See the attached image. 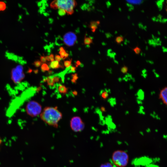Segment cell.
Returning <instances> with one entry per match:
<instances>
[{"label": "cell", "mask_w": 167, "mask_h": 167, "mask_svg": "<svg viewBox=\"0 0 167 167\" xmlns=\"http://www.w3.org/2000/svg\"><path fill=\"white\" fill-rule=\"evenodd\" d=\"M41 119L48 125L57 128L62 114L57 107H45L40 115Z\"/></svg>", "instance_id": "1"}, {"label": "cell", "mask_w": 167, "mask_h": 167, "mask_svg": "<svg viewBox=\"0 0 167 167\" xmlns=\"http://www.w3.org/2000/svg\"><path fill=\"white\" fill-rule=\"evenodd\" d=\"M76 5L75 0H55L50 4L51 8L56 9H61L64 10L68 15H71L74 12V8Z\"/></svg>", "instance_id": "2"}, {"label": "cell", "mask_w": 167, "mask_h": 167, "mask_svg": "<svg viewBox=\"0 0 167 167\" xmlns=\"http://www.w3.org/2000/svg\"><path fill=\"white\" fill-rule=\"evenodd\" d=\"M129 156L125 151L117 150L114 152L112 156V160L114 165L117 167H125L129 162Z\"/></svg>", "instance_id": "3"}, {"label": "cell", "mask_w": 167, "mask_h": 167, "mask_svg": "<svg viewBox=\"0 0 167 167\" xmlns=\"http://www.w3.org/2000/svg\"><path fill=\"white\" fill-rule=\"evenodd\" d=\"M26 110L27 113L32 117L37 116L41 113L42 107L38 102L32 101L27 104Z\"/></svg>", "instance_id": "4"}, {"label": "cell", "mask_w": 167, "mask_h": 167, "mask_svg": "<svg viewBox=\"0 0 167 167\" xmlns=\"http://www.w3.org/2000/svg\"><path fill=\"white\" fill-rule=\"evenodd\" d=\"M11 79L15 83L19 84L21 82L25 77L23 67L18 65L13 68L11 71Z\"/></svg>", "instance_id": "5"}, {"label": "cell", "mask_w": 167, "mask_h": 167, "mask_svg": "<svg viewBox=\"0 0 167 167\" xmlns=\"http://www.w3.org/2000/svg\"><path fill=\"white\" fill-rule=\"evenodd\" d=\"M70 127L74 131L78 132L82 131L84 128V123L79 117H73L70 121Z\"/></svg>", "instance_id": "6"}, {"label": "cell", "mask_w": 167, "mask_h": 167, "mask_svg": "<svg viewBox=\"0 0 167 167\" xmlns=\"http://www.w3.org/2000/svg\"><path fill=\"white\" fill-rule=\"evenodd\" d=\"M77 36L73 32H69L66 33L63 36V42L68 46H73L75 43Z\"/></svg>", "instance_id": "7"}, {"label": "cell", "mask_w": 167, "mask_h": 167, "mask_svg": "<svg viewBox=\"0 0 167 167\" xmlns=\"http://www.w3.org/2000/svg\"><path fill=\"white\" fill-rule=\"evenodd\" d=\"M159 97L164 104L167 105V86L164 87L160 90Z\"/></svg>", "instance_id": "8"}, {"label": "cell", "mask_w": 167, "mask_h": 167, "mask_svg": "<svg viewBox=\"0 0 167 167\" xmlns=\"http://www.w3.org/2000/svg\"><path fill=\"white\" fill-rule=\"evenodd\" d=\"M100 22L99 21H92L91 22L89 27L92 32H95L98 28V26L100 25Z\"/></svg>", "instance_id": "9"}, {"label": "cell", "mask_w": 167, "mask_h": 167, "mask_svg": "<svg viewBox=\"0 0 167 167\" xmlns=\"http://www.w3.org/2000/svg\"><path fill=\"white\" fill-rule=\"evenodd\" d=\"M49 66L53 69H56L62 67L59 62L55 60L50 62Z\"/></svg>", "instance_id": "10"}, {"label": "cell", "mask_w": 167, "mask_h": 167, "mask_svg": "<svg viewBox=\"0 0 167 167\" xmlns=\"http://www.w3.org/2000/svg\"><path fill=\"white\" fill-rule=\"evenodd\" d=\"M58 90L60 93L62 94L66 93L68 90L67 88L65 86L62 85L59 86Z\"/></svg>", "instance_id": "11"}, {"label": "cell", "mask_w": 167, "mask_h": 167, "mask_svg": "<svg viewBox=\"0 0 167 167\" xmlns=\"http://www.w3.org/2000/svg\"><path fill=\"white\" fill-rule=\"evenodd\" d=\"M101 97L104 100L106 99L109 96V94L107 91L102 90L100 94Z\"/></svg>", "instance_id": "12"}, {"label": "cell", "mask_w": 167, "mask_h": 167, "mask_svg": "<svg viewBox=\"0 0 167 167\" xmlns=\"http://www.w3.org/2000/svg\"><path fill=\"white\" fill-rule=\"evenodd\" d=\"M84 43L85 45H89L92 43V39L91 37H85L84 40Z\"/></svg>", "instance_id": "13"}, {"label": "cell", "mask_w": 167, "mask_h": 167, "mask_svg": "<svg viewBox=\"0 0 167 167\" xmlns=\"http://www.w3.org/2000/svg\"><path fill=\"white\" fill-rule=\"evenodd\" d=\"M59 54L62 59H64L66 53L63 47H61L59 48Z\"/></svg>", "instance_id": "14"}, {"label": "cell", "mask_w": 167, "mask_h": 167, "mask_svg": "<svg viewBox=\"0 0 167 167\" xmlns=\"http://www.w3.org/2000/svg\"><path fill=\"white\" fill-rule=\"evenodd\" d=\"M46 80L47 84L48 85L51 86H53L54 85L55 82L54 81L53 78L50 77H47Z\"/></svg>", "instance_id": "15"}, {"label": "cell", "mask_w": 167, "mask_h": 167, "mask_svg": "<svg viewBox=\"0 0 167 167\" xmlns=\"http://www.w3.org/2000/svg\"><path fill=\"white\" fill-rule=\"evenodd\" d=\"M123 41L124 37L121 35L117 36L115 39V41L118 44H120Z\"/></svg>", "instance_id": "16"}, {"label": "cell", "mask_w": 167, "mask_h": 167, "mask_svg": "<svg viewBox=\"0 0 167 167\" xmlns=\"http://www.w3.org/2000/svg\"><path fill=\"white\" fill-rule=\"evenodd\" d=\"M41 69L42 71L45 72L46 71H48L49 68L47 64L44 63L41 65Z\"/></svg>", "instance_id": "17"}, {"label": "cell", "mask_w": 167, "mask_h": 167, "mask_svg": "<svg viewBox=\"0 0 167 167\" xmlns=\"http://www.w3.org/2000/svg\"><path fill=\"white\" fill-rule=\"evenodd\" d=\"M6 8V4L3 1H0V11H4Z\"/></svg>", "instance_id": "18"}, {"label": "cell", "mask_w": 167, "mask_h": 167, "mask_svg": "<svg viewBox=\"0 0 167 167\" xmlns=\"http://www.w3.org/2000/svg\"><path fill=\"white\" fill-rule=\"evenodd\" d=\"M71 61L72 59L65 61L64 62V64L65 66L67 68L69 67L71 65Z\"/></svg>", "instance_id": "19"}, {"label": "cell", "mask_w": 167, "mask_h": 167, "mask_svg": "<svg viewBox=\"0 0 167 167\" xmlns=\"http://www.w3.org/2000/svg\"><path fill=\"white\" fill-rule=\"evenodd\" d=\"M132 49L136 54H139L140 53L141 51V49L138 46Z\"/></svg>", "instance_id": "20"}, {"label": "cell", "mask_w": 167, "mask_h": 167, "mask_svg": "<svg viewBox=\"0 0 167 167\" xmlns=\"http://www.w3.org/2000/svg\"><path fill=\"white\" fill-rule=\"evenodd\" d=\"M100 167H114V166L111 163L106 162L101 164Z\"/></svg>", "instance_id": "21"}, {"label": "cell", "mask_w": 167, "mask_h": 167, "mask_svg": "<svg viewBox=\"0 0 167 167\" xmlns=\"http://www.w3.org/2000/svg\"><path fill=\"white\" fill-rule=\"evenodd\" d=\"M58 13L59 15L61 16H63L66 14V12L63 9H59L58 11Z\"/></svg>", "instance_id": "22"}, {"label": "cell", "mask_w": 167, "mask_h": 167, "mask_svg": "<svg viewBox=\"0 0 167 167\" xmlns=\"http://www.w3.org/2000/svg\"><path fill=\"white\" fill-rule=\"evenodd\" d=\"M33 64L36 67H38L42 64V63L39 60H36L34 62Z\"/></svg>", "instance_id": "23"}, {"label": "cell", "mask_w": 167, "mask_h": 167, "mask_svg": "<svg viewBox=\"0 0 167 167\" xmlns=\"http://www.w3.org/2000/svg\"><path fill=\"white\" fill-rule=\"evenodd\" d=\"M121 71V72L122 73L125 74L127 73V72L128 71V68L127 66H123L122 67Z\"/></svg>", "instance_id": "24"}, {"label": "cell", "mask_w": 167, "mask_h": 167, "mask_svg": "<svg viewBox=\"0 0 167 167\" xmlns=\"http://www.w3.org/2000/svg\"><path fill=\"white\" fill-rule=\"evenodd\" d=\"M72 82L75 83V82L78 79V76L76 74H75L72 75Z\"/></svg>", "instance_id": "25"}, {"label": "cell", "mask_w": 167, "mask_h": 167, "mask_svg": "<svg viewBox=\"0 0 167 167\" xmlns=\"http://www.w3.org/2000/svg\"><path fill=\"white\" fill-rule=\"evenodd\" d=\"M54 59L55 61H57L59 62L61 60L62 58L60 56L58 55H56L55 56Z\"/></svg>", "instance_id": "26"}, {"label": "cell", "mask_w": 167, "mask_h": 167, "mask_svg": "<svg viewBox=\"0 0 167 167\" xmlns=\"http://www.w3.org/2000/svg\"><path fill=\"white\" fill-rule=\"evenodd\" d=\"M41 61V62L45 63L46 62V60L45 57L44 56H41L40 57Z\"/></svg>", "instance_id": "27"}, {"label": "cell", "mask_w": 167, "mask_h": 167, "mask_svg": "<svg viewBox=\"0 0 167 167\" xmlns=\"http://www.w3.org/2000/svg\"><path fill=\"white\" fill-rule=\"evenodd\" d=\"M50 61L51 62H53L54 61V56L53 54H51L49 56Z\"/></svg>", "instance_id": "28"}, {"label": "cell", "mask_w": 167, "mask_h": 167, "mask_svg": "<svg viewBox=\"0 0 167 167\" xmlns=\"http://www.w3.org/2000/svg\"><path fill=\"white\" fill-rule=\"evenodd\" d=\"M53 79L55 83L56 82H58L59 81V79L58 77L56 76L54 77V78H53Z\"/></svg>", "instance_id": "29"}, {"label": "cell", "mask_w": 167, "mask_h": 167, "mask_svg": "<svg viewBox=\"0 0 167 167\" xmlns=\"http://www.w3.org/2000/svg\"><path fill=\"white\" fill-rule=\"evenodd\" d=\"M76 69V68L75 66H72L71 68V70L72 72H74Z\"/></svg>", "instance_id": "30"}, {"label": "cell", "mask_w": 167, "mask_h": 167, "mask_svg": "<svg viewBox=\"0 0 167 167\" xmlns=\"http://www.w3.org/2000/svg\"><path fill=\"white\" fill-rule=\"evenodd\" d=\"M101 111L103 112H105L106 111V109L105 107L103 106H101Z\"/></svg>", "instance_id": "31"}, {"label": "cell", "mask_w": 167, "mask_h": 167, "mask_svg": "<svg viewBox=\"0 0 167 167\" xmlns=\"http://www.w3.org/2000/svg\"><path fill=\"white\" fill-rule=\"evenodd\" d=\"M105 35L107 38L111 37V34L109 33H105Z\"/></svg>", "instance_id": "32"}, {"label": "cell", "mask_w": 167, "mask_h": 167, "mask_svg": "<svg viewBox=\"0 0 167 167\" xmlns=\"http://www.w3.org/2000/svg\"><path fill=\"white\" fill-rule=\"evenodd\" d=\"M106 3L107 6V7H109L111 5L110 2L109 1L107 2Z\"/></svg>", "instance_id": "33"}, {"label": "cell", "mask_w": 167, "mask_h": 167, "mask_svg": "<svg viewBox=\"0 0 167 167\" xmlns=\"http://www.w3.org/2000/svg\"><path fill=\"white\" fill-rule=\"evenodd\" d=\"M45 58L46 60L48 61H50L49 56H47L45 57Z\"/></svg>", "instance_id": "34"}, {"label": "cell", "mask_w": 167, "mask_h": 167, "mask_svg": "<svg viewBox=\"0 0 167 167\" xmlns=\"http://www.w3.org/2000/svg\"><path fill=\"white\" fill-rule=\"evenodd\" d=\"M81 64V62L79 61H77L76 62L77 66Z\"/></svg>", "instance_id": "35"}, {"label": "cell", "mask_w": 167, "mask_h": 167, "mask_svg": "<svg viewBox=\"0 0 167 167\" xmlns=\"http://www.w3.org/2000/svg\"><path fill=\"white\" fill-rule=\"evenodd\" d=\"M69 54L68 53H66L64 59H65V58L68 57V56H69Z\"/></svg>", "instance_id": "36"}, {"label": "cell", "mask_w": 167, "mask_h": 167, "mask_svg": "<svg viewBox=\"0 0 167 167\" xmlns=\"http://www.w3.org/2000/svg\"><path fill=\"white\" fill-rule=\"evenodd\" d=\"M73 93L75 95H77V92L76 91H74L73 92Z\"/></svg>", "instance_id": "37"}, {"label": "cell", "mask_w": 167, "mask_h": 167, "mask_svg": "<svg viewBox=\"0 0 167 167\" xmlns=\"http://www.w3.org/2000/svg\"><path fill=\"white\" fill-rule=\"evenodd\" d=\"M2 140L0 138V146L1 145V144H2Z\"/></svg>", "instance_id": "38"}, {"label": "cell", "mask_w": 167, "mask_h": 167, "mask_svg": "<svg viewBox=\"0 0 167 167\" xmlns=\"http://www.w3.org/2000/svg\"><path fill=\"white\" fill-rule=\"evenodd\" d=\"M103 43H104L103 44L102 43V44L103 45H106V44H105V43L104 42H103Z\"/></svg>", "instance_id": "39"}, {"label": "cell", "mask_w": 167, "mask_h": 167, "mask_svg": "<svg viewBox=\"0 0 167 167\" xmlns=\"http://www.w3.org/2000/svg\"><path fill=\"white\" fill-rule=\"evenodd\" d=\"M166 11L167 12V9H166Z\"/></svg>", "instance_id": "40"}, {"label": "cell", "mask_w": 167, "mask_h": 167, "mask_svg": "<svg viewBox=\"0 0 167 167\" xmlns=\"http://www.w3.org/2000/svg\"><path fill=\"white\" fill-rule=\"evenodd\" d=\"M166 3H167V1H166Z\"/></svg>", "instance_id": "41"}]
</instances>
